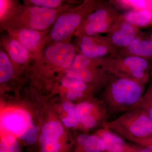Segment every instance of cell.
Returning <instances> with one entry per match:
<instances>
[{
	"mask_svg": "<svg viewBox=\"0 0 152 152\" xmlns=\"http://www.w3.org/2000/svg\"><path fill=\"white\" fill-rule=\"evenodd\" d=\"M139 152H152V145L141 150Z\"/></svg>",
	"mask_w": 152,
	"mask_h": 152,
	"instance_id": "4dcf8cb0",
	"label": "cell"
},
{
	"mask_svg": "<svg viewBox=\"0 0 152 152\" xmlns=\"http://www.w3.org/2000/svg\"><path fill=\"white\" fill-rule=\"evenodd\" d=\"M28 1L26 3H28V6L52 9H59L64 2L60 0H31Z\"/></svg>",
	"mask_w": 152,
	"mask_h": 152,
	"instance_id": "7402d4cb",
	"label": "cell"
},
{
	"mask_svg": "<svg viewBox=\"0 0 152 152\" xmlns=\"http://www.w3.org/2000/svg\"><path fill=\"white\" fill-rule=\"evenodd\" d=\"M132 134L137 137H144L152 135V118L143 115L139 117L130 127Z\"/></svg>",
	"mask_w": 152,
	"mask_h": 152,
	"instance_id": "30bf717a",
	"label": "cell"
},
{
	"mask_svg": "<svg viewBox=\"0 0 152 152\" xmlns=\"http://www.w3.org/2000/svg\"><path fill=\"white\" fill-rule=\"evenodd\" d=\"M113 98L117 102L125 105H131L136 103L142 94L141 87L137 83L123 79L114 83L112 86Z\"/></svg>",
	"mask_w": 152,
	"mask_h": 152,
	"instance_id": "5b68a950",
	"label": "cell"
},
{
	"mask_svg": "<svg viewBox=\"0 0 152 152\" xmlns=\"http://www.w3.org/2000/svg\"><path fill=\"white\" fill-rule=\"evenodd\" d=\"M131 74L135 77L137 78H141L144 75V72L142 70L138 69H130Z\"/></svg>",
	"mask_w": 152,
	"mask_h": 152,
	"instance_id": "f1b7e54d",
	"label": "cell"
},
{
	"mask_svg": "<svg viewBox=\"0 0 152 152\" xmlns=\"http://www.w3.org/2000/svg\"><path fill=\"white\" fill-rule=\"evenodd\" d=\"M61 83L64 87L68 89L82 92L86 88V85L85 82L74 78L66 77L61 81Z\"/></svg>",
	"mask_w": 152,
	"mask_h": 152,
	"instance_id": "44dd1931",
	"label": "cell"
},
{
	"mask_svg": "<svg viewBox=\"0 0 152 152\" xmlns=\"http://www.w3.org/2000/svg\"><path fill=\"white\" fill-rule=\"evenodd\" d=\"M46 60L52 66L60 69H69L76 56V50L72 44L66 42L52 44L44 52Z\"/></svg>",
	"mask_w": 152,
	"mask_h": 152,
	"instance_id": "3957f363",
	"label": "cell"
},
{
	"mask_svg": "<svg viewBox=\"0 0 152 152\" xmlns=\"http://www.w3.org/2000/svg\"><path fill=\"white\" fill-rule=\"evenodd\" d=\"M102 139L105 149L111 152L122 151L125 147L124 141L113 133L109 132H104L101 134Z\"/></svg>",
	"mask_w": 152,
	"mask_h": 152,
	"instance_id": "5bb4252c",
	"label": "cell"
},
{
	"mask_svg": "<svg viewBox=\"0 0 152 152\" xmlns=\"http://www.w3.org/2000/svg\"><path fill=\"white\" fill-rule=\"evenodd\" d=\"M107 16V12L104 10H99L91 14L88 20L89 23L104 22Z\"/></svg>",
	"mask_w": 152,
	"mask_h": 152,
	"instance_id": "484cf974",
	"label": "cell"
},
{
	"mask_svg": "<svg viewBox=\"0 0 152 152\" xmlns=\"http://www.w3.org/2000/svg\"><path fill=\"white\" fill-rule=\"evenodd\" d=\"M7 48L10 58L14 63L24 64L29 59V52L14 38L9 40Z\"/></svg>",
	"mask_w": 152,
	"mask_h": 152,
	"instance_id": "52a82bcc",
	"label": "cell"
},
{
	"mask_svg": "<svg viewBox=\"0 0 152 152\" xmlns=\"http://www.w3.org/2000/svg\"><path fill=\"white\" fill-rule=\"evenodd\" d=\"M66 77L74 78L84 82L90 81L92 78V74L88 68L67 69L65 71Z\"/></svg>",
	"mask_w": 152,
	"mask_h": 152,
	"instance_id": "ffe728a7",
	"label": "cell"
},
{
	"mask_svg": "<svg viewBox=\"0 0 152 152\" xmlns=\"http://www.w3.org/2000/svg\"><path fill=\"white\" fill-rule=\"evenodd\" d=\"M135 30L129 24L123 25L121 29L113 35L112 39L114 43L120 47L129 46L134 39Z\"/></svg>",
	"mask_w": 152,
	"mask_h": 152,
	"instance_id": "4fadbf2b",
	"label": "cell"
},
{
	"mask_svg": "<svg viewBox=\"0 0 152 152\" xmlns=\"http://www.w3.org/2000/svg\"><path fill=\"white\" fill-rule=\"evenodd\" d=\"M124 64L130 69H138L142 70L146 69L148 66L147 61L137 56L127 57L124 60Z\"/></svg>",
	"mask_w": 152,
	"mask_h": 152,
	"instance_id": "603a6c76",
	"label": "cell"
},
{
	"mask_svg": "<svg viewBox=\"0 0 152 152\" xmlns=\"http://www.w3.org/2000/svg\"><path fill=\"white\" fill-rule=\"evenodd\" d=\"M39 127L37 126H34L28 132L25 140L28 144H33L35 142L37 138V132Z\"/></svg>",
	"mask_w": 152,
	"mask_h": 152,
	"instance_id": "4316f807",
	"label": "cell"
},
{
	"mask_svg": "<svg viewBox=\"0 0 152 152\" xmlns=\"http://www.w3.org/2000/svg\"><path fill=\"white\" fill-rule=\"evenodd\" d=\"M63 132L64 129L60 123L56 121L49 122L42 128L40 142L59 140Z\"/></svg>",
	"mask_w": 152,
	"mask_h": 152,
	"instance_id": "7c38bea8",
	"label": "cell"
},
{
	"mask_svg": "<svg viewBox=\"0 0 152 152\" xmlns=\"http://www.w3.org/2000/svg\"><path fill=\"white\" fill-rule=\"evenodd\" d=\"M82 95V92L78 91L72 89H68L66 96L68 99L75 100L76 98L80 97Z\"/></svg>",
	"mask_w": 152,
	"mask_h": 152,
	"instance_id": "83f0119b",
	"label": "cell"
},
{
	"mask_svg": "<svg viewBox=\"0 0 152 152\" xmlns=\"http://www.w3.org/2000/svg\"><path fill=\"white\" fill-rule=\"evenodd\" d=\"M151 18V13L146 10L130 12L128 13L125 16V19L130 23L139 26H144L148 24Z\"/></svg>",
	"mask_w": 152,
	"mask_h": 152,
	"instance_id": "e0dca14e",
	"label": "cell"
},
{
	"mask_svg": "<svg viewBox=\"0 0 152 152\" xmlns=\"http://www.w3.org/2000/svg\"><path fill=\"white\" fill-rule=\"evenodd\" d=\"M60 10L29 6L16 18V28H27L44 31L53 25Z\"/></svg>",
	"mask_w": 152,
	"mask_h": 152,
	"instance_id": "6da1fadb",
	"label": "cell"
},
{
	"mask_svg": "<svg viewBox=\"0 0 152 152\" xmlns=\"http://www.w3.org/2000/svg\"><path fill=\"white\" fill-rule=\"evenodd\" d=\"M81 20L80 16L76 13L66 12L59 16L49 33V39L53 44L65 42L77 27Z\"/></svg>",
	"mask_w": 152,
	"mask_h": 152,
	"instance_id": "277c9868",
	"label": "cell"
},
{
	"mask_svg": "<svg viewBox=\"0 0 152 152\" xmlns=\"http://www.w3.org/2000/svg\"><path fill=\"white\" fill-rule=\"evenodd\" d=\"M63 108L68 114L67 116L63 119L64 124L69 127L76 126L78 121L76 116L75 107L72 103L66 102L64 104Z\"/></svg>",
	"mask_w": 152,
	"mask_h": 152,
	"instance_id": "ac0fdd59",
	"label": "cell"
},
{
	"mask_svg": "<svg viewBox=\"0 0 152 152\" xmlns=\"http://www.w3.org/2000/svg\"><path fill=\"white\" fill-rule=\"evenodd\" d=\"M0 152H20L17 139L13 136H7L1 140Z\"/></svg>",
	"mask_w": 152,
	"mask_h": 152,
	"instance_id": "d6986e66",
	"label": "cell"
},
{
	"mask_svg": "<svg viewBox=\"0 0 152 152\" xmlns=\"http://www.w3.org/2000/svg\"><path fill=\"white\" fill-rule=\"evenodd\" d=\"M27 28H16L11 32L17 40L29 52L36 51L42 43L45 32Z\"/></svg>",
	"mask_w": 152,
	"mask_h": 152,
	"instance_id": "8992f818",
	"label": "cell"
},
{
	"mask_svg": "<svg viewBox=\"0 0 152 152\" xmlns=\"http://www.w3.org/2000/svg\"><path fill=\"white\" fill-rule=\"evenodd\" d=\"M128 49L131 53L134 54L142 56H152V42L135 39L129 45Z\"/></svg>",
	"mask_w": 152,
	"mask_h": 152,
	"instance_id": "9a60e30c",
	"label": "cell"
},
{
	"mask_svg": "<svg viewBox=\"0 0 152 152\" xmlns=\"http://www.w3.org/2000/svg\"><path fill=\"white\" fill-rule=\"evenodd\" d=\"M14 67L7 53L2 50L0 52V83L8 81L13 75Z\"/></svg>",
	"mask_w": 152,
	"mask_h": 152,
	"instance_id": "2e32d148",
	"label": "cell"
},
{
	"mask_svg": "<svg viewBox=\"0 0 152 152\" xmlns=\"http://www.w3.org/2000/svg\"><path fill=\"white\" fill-rule=\"evenodd\" d=\"M129 2L133 5L140 8H143L145 6V2L144 1H130Z\"/></svg>",
	"mask_w": 152,
	"mask_h": 152,
	"instance_id": "f546056e",
	"label": "cell"
},
{
	"mask_svg": "<svg viewBox=\"0 0 152 152\" xmlns=\"http://www.w3.org/2000/svg\"><path fill=\"white\" fill-rule=\"evenodd\" d=\"M107 28V24L105 21L88 23L86 25L85 31L88 35H93L98 33L103 32Z\"/></svg>",
	"mask_w": 152,
	"mask_h": 152,
	"instance_id": "cb8c5ba5",
	"label": "cell"
},
{
	"mask_svg": "<svg viewBox=\"0 0 152 152\" xmlns=\"http://www.w3.org/2000/svg\"><path fill=\"white\" fill-rule=\"evenodd\" d=\"M91 61L89 58L83 55H78L75 57L72 65L69 69H79L87 68L89 65Z\"/></svg>",
	"mask_w": 152,
	"mask_h": 152,
	"instance_id": "d4e9b609",
	"label": "cell"
},
{
	"mask_svg": "<svg viewBox=\"0 0 152 152\" xmlns=\"http://www.w3.org/2000/svg\"><path fill=\"white\" fill-rule=\"evenodd\" d=\"M80 48L82 55L89 58L101 56L107 52V49L105 47L96 45L89 37L82 38Z\"/></svg>",
	"mask_w": 152,
	"mask_h": 152,
	"instance_id": "ba28073f",
	"label": "cell"
},
{
	"mask_svg": "<svg viewBox=\"0 0 152 152\" xmlns=\"http://www.w3.org/2000/svg\"><path fill=\"white\" fill-rule=\"evenodd\" d=\"M1 124L3 129L24 140L28 132L34 126L30 114L22 109L3 114L1 117Z\"/></svg>",
	"mask_w": 152,
	"mask_h": 152,
	"instance_id": "7a4b0ae2",
	"label": "cell"
},
{
	"mask_svg": "<svg viewBox=\"0 0 152 152\" xmlns=\"http://www.w3.org/2000/svg\"><path fill=\"white\" fill-rule=\"evenodd\" d=\"M148 116L152 118V104L149 109Z\"/></svg>",
	"mask_w": 152,
	"mask_h": 152,
	"instance_id": "1f68e13d",
	"label": "cell"
},
{
	"mask_svg": "<svg viewBox=\"0 0 152 152\" xmlns=\"http://www.w3.org/2000/svg\"><path fill=\"white\" fill-rule=\"evenodd\" d=\"M93 108V105L86 102L79 103L75 107L78 121L88 129L93 127L96 123V119L91 115Z\"/></svg>",
	"mask_w": 152,
	"mask_h": 152,
	"instance_id": "9c48e42d",
	"label": "cell"
},
{
	"mask_svg": "<svg viewBox=\"0 0 152 152\" xmlns=\"http://www.w3.org/2000/svg\"><path fill=\"white\" fill-rule=\"evenodd\" d=\"M77 141L85 152H104L105 148L101 138L96 136L79 135Z\"/></svg>",
	"mask_w": 152,
	"mask_h": 152,
	"instance_id": "8fae6325",
	"label": "cell"
},
{
	"mask_svg": "<svg viewBox=\"0 0 152 152\" xmlns=\"http://www.w3.org/2000/svg\"><path fill=\"white\" fill-rule=\"evenodd\" d=\"M150 3L151 6L152 7V1H150Z\"/></svg>",
	"mask_w": 152,
	"mask_h": 152,
	"instance_id": "d6a6232c",
	"label": "cell"
}]
</instances>
